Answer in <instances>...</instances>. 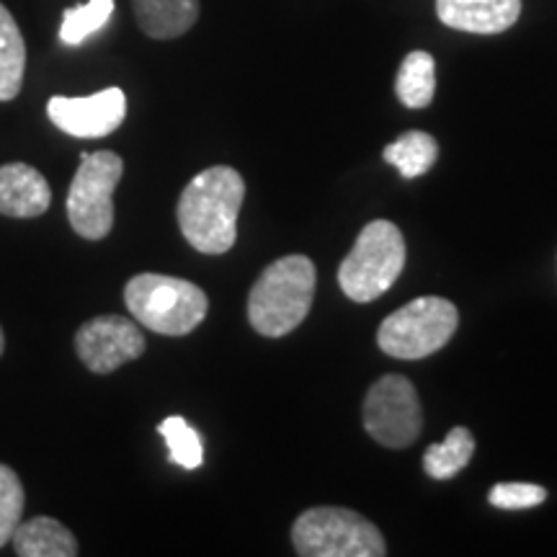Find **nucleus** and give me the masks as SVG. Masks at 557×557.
I'll use <instances>...</instances> for the list:
<instances>
[{
  "mask_svg": "<svg viewBox=\"0 0 557 557\" xmlns=\"http://www.w3.org/2000/svg\"><path fill=\"white\" fill-rule=\"evenodd\" d=\"M246 181L230 165H212L194 176L178 199V227L186 243L205 256H222L238 240V214Z\"/></svg>",
  "mask_w": 557,
  "mask_h": 557,
  "instance_id": "1",
  "label": "nucleus"
},
{
  "mask_svg": "<svg viewBox=\"0 0 557 557\" xmlns=\"http://www.w3.org/2000/svg\"><path fill=\"white\" fill-rule=\"evenodd\" d=\"M315 263L308 256H284L269 263L248 295V323L267 338H282L302 325L315 299Z\"/></svg>",
  "mask_w": 557,
  "mask_h": 557,
  "instance_id": "2",
  "label": "nucleus"
},
{
  "mask_svg": "<svg viewBox=\"0 0 557 557\" xmlns=\"http://www.w3.org/2000/svg\"><path fill=\"white\" fill-rule=\"evenodd\" d=\"M124 305L139 325L160 336H189L209 312L207 292L165 274H137L124 287Z\"/></svg>",
  "mask_w": 557,
  "mask_h": 557,
  "instance_id": "3",
  "label": "nucleus"
},
{
  "mask_svg": "<svg viewBox=\"0 0 557 557\" xmlns=\"http://www.w3.org/2000/svg\"><path fill=\"white\" fill-rule=\"evenodd\" d=\"M406 267V238L398 225L374 220L357 235V243L341 261L338 284L354 302H372L398 282Z\"/></svg>",
  "mask_w": 557,
  "mask_h": 557,
  "instance_id": "4",
  "label": "nucleus"
},
{
  "mask_svg": "<svg viewBox=\"0 0 557 557\" xmlns=\"http://www.w3.org/2000/svg\"><path fill=\"white\" fill-rule=\"evenodd\" d=\"M292 545L302 557H382L385 537L367 517L341 506H315L297 517Z\"/></svg>",
  "mask_w": 557,
  "mask_h": 557,
  "instance_id": "5",
  "label": "nucleus"
},
{
  "mask_svg": "<svg viewBox=\"0 0 557 557\" xmlns=\"http://www.w3.org/2000/svg\"><path fill=\"white\" fill-rule=\"evenodd\" d=\"M457 325L459 312L449 299L418 297L382 320L377 344L393 359H426L449 344Z\"/></svg>",
  "mask_w": 557,
  "mask_h": 557,
  "instance_id": "6",
  "label": "nucleus"
},
{
  "mask_svg": "<svg viewBox=\"0 0 557 557\" xmlns=\"http://www.w3.org/2000/svg\"><path fill=\"white\" fill-rule=\"evenodd\" d=\"M124 176V160L111 150L86 152L67 191L70 227L86 240L107 238L114 227V191Z\"/></svg>",
  "mask_w": 557,
  "mask_h": 557,
  "instance_id": "7",
  "label": "nucleus"
},
{
  "mask_svg": "<svg viewBox=\"0 0 557 557\" xmlns=\"http://www.w3.org/2000/svg\"><path fill=\"white\" fill-rule=\"evenodd\" d=\"M367 434L387 449H406L421 436L423 410L416 387L403 374H385L364 398Z\"/></svg>",
  "mask_w": 557,
  "mask_h": 557,
  "instance_id": "8",
  "label": "nucleus"
},
{
  "mask_svg": "<svg viewBox=\"0 0 557 557\" xmlns=\"http://www.w3.org/2000/svg\"><path fill=\"white\" fill-rule=\"evenodd\" d=\"M145 336L135 320L99 315L75 333V354L94 374H111L145 354Z\"/></svg>",
  "mask_w": 557,
  "mask_h": 557,
  "instance_id": "9",
  "label": "nucleus"
},
{
  "mask_svg": "<svg viewBox=\"0 0 557 557\" xmlns=\"http://www.w3.org/2000/svg\"><path fill=\"white\" fill-rule=\"evenodd\" d=\"M47 116L70 137H107L122 127L127 116V96L122 88H103L86 99L52 96L47 101Z\"/></svg>",
  "mask_w": 557,
  "mask_h": 557,
  "instance_id": "10",
  "label": "nucleus"
},
{
  "mask_svg": "<svg viewBox=\"0 0 557 557\" xmlns=\"http://www.w3.org/2000/svg\"><path fill=\"white\" fill-rule=\"evenodd\" d=\"M444 26L468 34H504L521 16V0H436Z\"/></svg>",
  "mask_w": 557,
  "mask_h": 557,
  "instance_id": "11",
  "label": "nucleus"
},
{
  "mask_svg": "<svg viewBox=\"0 0 557 557\" xmlns=\"http://www.w3.org/2000/svg\"><path fill=\"white\" fill-rule=\"evenodd\" d=\"M52 205L47 178L29 163L0 165V214L16 220L41 218Z\"/></svg>",
  "mask_w": 557,
  "mask_h": 557,
  "instance_id": "12",
  "label": "nucleus"
},
{
  "mask_svg": "<svg viewBox=\"0 0 557 557\" xmlns=\"http://www.w3.org/2000/svg\"><path fill=\"white\" fill-rule=\"evenodd\" d=\"M132 9L150 39L184 37L199 21V0H132Z\"/></svg>",
  "mask_w": 557,
  "mask_h": 557,
  "instance_id": "13",
  "label": "nucleus"
},
{
  "mask_svg": "<svg viewBox=\"0 0 557 557\" xmlns=\"http://www.w3.org/2000/svg\"><path fill=\"white\" fill-rule=\"evenodd\" d=\"M13 549L18 557H75L78 540L58 519L34 517L13 532Z\"/></svg>",
  "mask_w": 557,
  "mask_h": 557,
  "instance_id": "14",
  "label": "nucleus"
},
{
  "mask_svg": "<svg viewBox=\"0 0 557 557\" xmlns=\"http://www.w3.org/2000/svg\"><path fill=\"white\" fill-rule=\"evenodd\" d=\"M26 45L11 11L0 3V101H13L24 86Z\"/></svg>",
  "mask_w": 557,
  "mask_h": 557,
  "instance_id": "15",
  "label": "nucleus"
},
{
  "mask_svg": "<svg viewBox=\"0 0 557 557\" xmlns=\"http://www.w3.org/2000/svg\"><path fill=\"white\" fill-rule=\"evenodd\" d=\"M395 94L403 107L426 109L436 94V62L429 52H408L400 62L398 78H395Z\"/></svg>",
  "mask_w": 557,
  "mask_h": 557,
  "instance_id": "16",
  "label": "nucleus"
},
{
  "mask_svg": "<svg viewBox=\"0 0 557 557\" xmlns=\"http://www.w3.org/2000/svg\"><path fill=\"white\" fill-rule=\"evenodd\" d=\"M475 455V436L470 429L455 426L447 438L438 444H431L423 455V470L434 480H449L462 472Z\"/></svg>",
  "mask_w": 557,
  "mask_h": 557,
  "instance_id": "17",
  "label": "nucleus"
},
{
  "mask_svg": "<svg viewBox=\"0 0 557 557\" xmlns=\"http://www.w3.org/2000/svg\"><path fill=\"white\" fill-rule=\"evenodd\" d=\"M382 158H385L389 165H395L406 178H418L434 169L438 158V143L429 135V132L410 129L406 135L395 139V143H389L387 148L382 150Z\"/></svg>",
  "mask_w": 557,
  "mask_h": 557,
  "instance_id": "18",
  "label": "nucleus"
},
{
  "mask_svg": "<svg viewBox=\"0 0 557 557\" xmlns=\"http://www.w3.org/2000/svg\"><path fill=\"white\" fill-rule=\"evenodd\" d=\"M114 13V0H88L86 5H75L67 9L62 16L60 26V39L67 47H78L86 41L90 34H96L101 26H107V21Z\"/></svg>",
  "mask_w": 557,
  "mask_h": 557,
  "instance_id": "19",
  "label": "nucleus"
},
{
  "mask_svg": "<svg viewBox=\"0 0 557 557\" xmlns=\"http://www.w3.org/2000/svg\"><path fill=\"white\" fill-rule=\"evenodd\" d=\"M158 434L165 438L169 444L171 459L181 465L184 470H197L201 462H205V447H201V438L197 431H194L186 418L171 416L165 418L158 426Z\"/></svg>",
  "mask_w": 557,
  "mask_h": 557,
  "instance_id": "20",
  "label": "nucleus"
},
{
  "mask_svg": "<svg viewBox=\"0 0 557 557\" xmlns=\"http://www.w3.org/2000/svg\"><path fill=\"white\" fill-rule=\"evenodd\" d=\"M24 513V485L9 465H0V547H5Z\"/></svg>",
  "mask_w": 557,
  "mask_h": 557,
  "instance_id": "21",
  "label": "nucleus"
},
{
  "mask_svg": "<svg viewBox=\"0 0 557 557\" xmlns=\"http://www.w3.org/2000/svg\"><path fill=\"white\" fill-rule=\"evenodd\" d=\"M491 506L504 511H521V508L542 506L547 500V491L537 483H498L487 493Z\"/></svg>",
  "mask_w": 557,
  "mask_h": 557,
  "instance_id": "22",
  "label": "nucleus"
},
{
  "mask_svg": "<svg viewBox=\"0 0 557 557\" xmlns=\"http://www.w3.org/2000/svg\"><path fill=\"white\" fill-rule=\"evenodd\" d=\"M5 351V336H3V329H0V357H3Z\"/></svg>",
  "mask_w": 557,
  "mask_h": 557,
  "instance_id": "23",
  "label": "nucleus"
}]
</instances>
